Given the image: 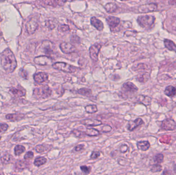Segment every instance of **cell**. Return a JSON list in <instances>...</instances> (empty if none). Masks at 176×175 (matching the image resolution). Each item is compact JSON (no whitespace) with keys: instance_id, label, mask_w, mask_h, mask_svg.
Returning <instances> with one entry per match:
<instances>
[{"instance_id":"cell-1","label":"cell","mask_w":176,"mask_h":175,"mask_svg":"<svg viewBox=\"0 0 176 175\" xmlns=\"http://www.w3.org/2000/svg\"><path fill=\"white\" fill-rule=\"evenodd\" d=\"M1 63L4 70L8 73L14 71L17 66V62L14 54L9 48H6L0 55Z\"/></svg>"},{"instance_id":"cell-2","label":"cell","mask_w":176,"mask_h":175,"mask_svg":"<svg viewBox=\"0 0 176 175\" xmlns=\"http://www.w3.org/2000/svg\"><path fill=\"white\" fill-rule=\"evenodd\" d=\"M156 18L152 16H142L138 17L137 22L140 26L143 28L150 29L154 25Z\"/></svg>"},{"instance_id":"cell-3","label":"cell","mask_w":176,"mask_h":175,"mask_svg":"<svg viewBox=\"0 0 176 175\" xmlns=\"http://www.w3.org/2000/svg\"><path fill=\"white\" fill-rule=\"evenodd\" d=\"M54 68L67 73H73L78 69V67L62 62H58L52 64Z\"/></svg>"},{"instance_id":"cell-4","label":"cell","mask_w":176,"mask_h":175,"mask_svg":"<svg viewBox=\"0 0 176 175\" xmlns=\"http://www.w3.org/2000/svg\"><path fill=\"white\" fill-rule=\"evenodd\" d=\"M51 95L52 90L47 85L41 86L34 90V96L36 98L45 99L49 97Z\"/></svg>"},{"instance_id":"cell-5","label":"cell","mask_w":176,"mask_h":175,"mask_svg":"<svg viewBox=\"0 0 176 175\" xmlns=\"http://www.w3.org/2000/svg\"><path fill=\"white\" fill-rule=\"evenodd\" d=\"M67 0H39V4L42 6L59 7L64 6Z\"/></svg>"},{"instance_id":"cell-6","label":"cell","mask_w":176,"mask_h":175,"mask_svg":"<svg viewBox=\"0 0 176 175\" xmlns=\"http://www.w3.org/2000/svg\"><path fill=\"white\" fill-rule=\"evenodd\" d=\"M161 128L165 130L172 131L175 130L176 128V122L172 119H165L161 122Z\"/></svg>"},{"instance_id":"cell-7","label":"cell","mask_w":176,"mask_h":175,"mask_svg":"<svg viewBox=\"0 0 176 175\" xmlns=\"http://www.w3.org/2000/svg\"><path fill=\"white\" fill-rule=\"evenodd\" d=\"M34 62L37 65L45 66L51 65L53 60L51 58L47 55H40L35 58Z\"/></svg>"},{"instance_id":"cell-8","label":"cell","mask_w":176,"mask_h":175,"mask_svg":"<svg viewBox=\"0 0 176 175\" xmlns=\"http://www.w3.org/2000/svg\"><path fill=\"white\" fill-rule=\"evenodd\" d=\"M102 46L98 44H95L90 47L89 51H90V56L91 59L94 61H97L98 60V54L100 51Z\"/></svg>"},{"instance_id":"cell-9","label":"cell","mask_w":176,"mask_h":175,"mask_svg":"<svg viewBox=\"0 0 176 175\" xmlns=\"http://www.w3.org/2000/svg\"><path fill=\"white\" fill-rule=\"evenodd\" d=\"M158 7L157 4L155 3H150V4L143 5L139 6L138 8V11L141 13H147L152 12L156 11Z\"/></svg>"},{"instance_id":"cell-10","label":"cell","mask_w":176,"mask_h":175,"mask_svg":"<svg viewBox=\"0 0 176 175\" xmlns=\"http://www.w3.org/2000/svg\"><path fill=\"white\" fill-rule=\"evenodd\" d=\"M60 48L61 51L65 54H70L75 51L76 48L74 45L71 43L63 42L60 45Z\"/></svg>"},{"instance_id":"cell-11","label":"cell","mask_w":176,"mask_h":175,"mask_svg":"<svg viewBox=\"0 0 176 175\" xmlns=\"http://www.w3.org/2000/svg\"><path fill=\"white\" fill-rule=\"evenodd\" d=\"M38 27V24L34 19H31L27 23L26 25V29L27 32L30 35H32L35 33Z\"/></svg>"},{"instance_id":"cell-12","label":"cell","mask_w":176,"mask_h":175,"mask_svg":"<svg viewBox=\"0 0 176 175\" xmlns=\"http://www.w3.org/2000/svg\"><path fill=\"white\" fill-rule=\"evenodd\" d=\"M122 88L124 92L130 94H135L138 91V88L131 82L123 84Z\"/></svg>"},{"instance_id":"cell-13","label":"cell","mask_w":176,"mask_h":175,"mask_svg":"<svg viewBox=\"0 0 176 175\" xmlns=\"http://www.w3.org/2000/svg\"><path fill=\"white\" fill-rule=\"evenodd\" d=\"M49 79L48 74L44 72H39L35 73L34 75V79L35 82L38 84H41L47 81Z\"/></svg>"},{"instance_id":"cell-14","label":"cell","mask_w":176,"mask_h":175,"mask_svg":"<svg viewBox=\"0 0 176 175\" xmlns=\"http://www.w3.org/2000/svg\"><path fill=\"white\" fill-rule=\"evenodd\" d=\"M41 48H43L44 51L46 54L51 55L53 51L54 45L52 42L49 41H43L41 45Z\"/></svg>"},{"instance_id":"cell-15","label":"cell","mask_w":176,"mask_h":175,"mask_svg":"<svg viewBox=\"0 0 176 175\" xmlns=\"http://www.w3.org/2000/svg\"><path fill=\"white\" fill-rule=\"evenodd\" d=\"M106 20L107 22L110 27L111 30L116 28L120 23L119 18L115 16H108Z\"/></svg>"},{"instance_id":"cell-16","label":"cell","mask_w":176,"mask_h":175,"mask_svg":"<svg viewBox=\"0 0 176 175\" xmlns=\"http://www.w3.org/2000/svg\"><path fill=\"white\" fill-rule=\"evenodd\" d=\"M80 123L83 125L88 126H99L102 124V122L100 120L95 119H88L82 120Z\"/></svg>"},{"instance_id":"cell-17","label":"cell","mask_w":176,"mask_h":175,"mask_svg":"<svg viewBox=\"0 0 176 175\" xmlns=\"http://www.w3.org/2000/svg\"><path fill=\"white\" fill-rule=\"evenodd\" d=\"M144 124L143 120L141 118H137L134 121H131L128 124V129L129 131H133L139 126Z\"/></svg>"},{"instance_id":"cell-18","label":"cell","mask_w":176,"mask_h":175,"mask_svg":"<svg viewBox=\"0 0 176 175\" xmlns=\"http://www.w3.org/2000/svg\"><path fill=\"white\" fill-rule=\"evenodd\" d=\"M152 100V98L150 97L144 95H139L136 98V101L137 103L144 104L145 106L150 105L151 104Z\"/></svg>"},{"instance_id":"cell-19","label":"cell","mask_w":176,"mask_h":175,"mask_svg":"<svg viewBox=\"0 0 176 175\" xmlns=\"http://www.w3.org/2000/svg\"><path fill=\"white\" fill-rule=\"evenodd\" d=\"M91 24L98 31H102L104 28L103 23L95 17H92V18H91Z\"/></svg>"},{"instance_id":"cell-20","label":"cell","mask_w":176,"mask_h":175,"mask_svg":"<svg viewBox=\"0 0 176 175\" xmlns=\"http://www.w3.org/2000/svg\"><path fill=\"white\" fill-rule=\"evenodd\" d=\"M165 95L170 98H173L176 96V86L173 85H168L166 86L164 90Z\"/></svg>"},{"instance_id":"cell-21","label":"cell","mask_w":176,"mask_h":175,"mask_svg":"<svg viewBox=\"0 0 176 175\" xmlns=\"http://www.w3.org/2000/svg\"><path fill=\"white\" fill-rule=\"evenodd\" d=\"M24 117V115L22 114H8L6 116V118L7 120L10 121L15 122L22 120Z\"/></svg>"},{"instance_id":"cell-22","label":"cell","mask_w":176,"mask_h":175,"mask_svg":"<svg viewBox=\"0 0 176 175\" xmlns=\"http://www.w3.org/2000/svg\"><path fill=\"white\" fill-rule=\"evenodd\" d=\"M137 149L142 151H146L148 150L150 147V144L148 141H140L137 142Z\"/></svg>"},{"instance_id":"cell-23","label":"cell","mask_w":176,"mask_h":175,"mask_svg":"<svg viewBox=\"0 0 176 175\" xmlns=\"http://www.w3.org/2000/svg\"><path fill=\"white\" fill-rule=\"evenodd\" d=\"M10 92H12V94L19 97H23L25 96L26 95V91L25 90L21 88H11L10 89Z\"/></svg>"},{"instance_id":"cell-24","label":"cell","mask_w":176,"mask_h":175,"mask_svg":"<svg viewBox=\"0 0 176 175\" xmlns=\"http://www.w3.org/2000/svg\"><path fill=\"white\" fill-rule=\"evenodd\" d=\"M164 45L168 50L170 51H176V45L173 41L168 39L164 40Z\"/></svg>"},{"instance_id":"cell-25","label":"cell","mask_w":176,"mask_h":175,"mask_svg":"<svg viewBox=\"0 0 176 175\" xmlns=\"http://www.w3.org/2000/svg\"><path fill=\"white\" fill-rule=\"evenodd\" d=\"M117 4L114 3H112V2L107 3L104 6V8L106 10L107 12H109V13L115 12L116 10H117Z\"/></svg>"},{"instance_id":"cell-26","label":"cell","mask_w":176,"mask_h":175,"mask_svg":"<svg viewBox=\"0 0 176 175\" xmlns=\"http://www.w3.org/2000/svg\"><path fill=\"white\" fill-rule=\"evenodd\" d=\"M84 134L88 136L96 137L100 135V132L94 128H88L84 132Z\"/></svg>"},{"instance_id":"cell-27","label":"cell","mask_w":176,"mask_h":175,"mask_svg":"<svg viewBox=\"0 0 176 175\" xmlns=\"http://www.w3.org/2000/svg\"><path fill=\"white\" fill-rule=\"evenodd\" d=\"M47 162V159L44 157H37L34 161V164L36 166L40 167V166L44 165Z\"/></svg>"},{"instance_id":"cell-28","label":"cell","mask_w":176,"mask_h":175,"mask_svg":"<svg viewBox=\"0 0 176 175\" xmlns=\"http://www.w3.org/2000/svg\"><path fill=\"white\" fill-rule=\"evenodd\" d=\"M50 149V146L49 147V145H47L41 144L37 145V147H35V150L38 153H41L49 151Z\"/></svg>"},{"instance_id":"cell-29","label":"cell","mask_w":176,"mask_h":175,"mask_svg":"<svg viewBox=\"0 0 176 175\" xmlns=\"http://www.w3.org/2000/svg\"><path fill=\"white\" fill-rule=\"evenodd\" d=\"M78 93L82 96L90 97L92 94V90L87 88H82L78 90Z\"/></svg>"},{"instance_id":"cell-30","label":"cell","mask_w":176,"mask_h":175,"mask_svg":"<svg viewBox=\"0 0 176 175\" xmlns=\"http://www.w3.org/2000/svg\"><path fill=\"white\" fill-rule=\"evenodd\" d=\"M150 79V75L147 73L140 74L137 75V79L141 83H145Z\"/></svg>"},{"instance_id":"cell-31","label":"cell","mask_w":176,"mask_h":175,"mask_svg":"<svg viewBox=\"0 0 176 175\" xmlns=\"http://www.w3.org/2000/svg\"><path fill=\"white\" fill-rule=\"evenodd\" d=\"M85 110L88 114H94L98 111V109L95 105H88L85 107Z\"/></svg>"},{"instance_id":"cell-32","label":"cell","mask_w":176,"mask_h":175,"mask_svg":"<svg viewBox=\"0 0 176 175\" xmlns=\"http://www.w3.org/2000/svg\"><path fill=\"white\" fill-rule=\"evenodd\" d=\"M14 154L16 156H19L24 152L25 147L21 145H17L14 147Z\"/></svg>"},{"instance_id":"cell-33","label":"cell","mask_w":176,"mask_h":175,"mask_svg":"<svg viewBox=\"0 0 176 175\" xmlns=\"http://www.w3.org/2000/svg\"><path fill=\"white\" fill-rule=\"evenodd\" d=\"M153 159L155 163L161 164L164 161V155L161 153L158 154L154 156Z\"/></svg>"},{"instance_id":"cell-34","label":"cell","mask_w":176,"mask_h":175,"mask_svg":"<svg viewBox=\"0 0 176 175\" xmlns=\"http://www.w3.org/2000/svg\"><path fill=\"white\" fill-rule=\"evenodd\" d=\"M163 169L162 165H160V164L156 163L155 164L152 165V167L150 168V171L152 173H157L160 172Z\"/></svg>"},{"instance_id":"cell-35","label":"cell","mask_w":176,"mask_h":175,"mask_svg":"<svg viewBox=\"0 0 176 175\" xmlns=\"http://www.w3.org/2000/svg\"><path fill=\"white\" fill-rule=\"evenodd\" d=\"M28 162L26 161H19L16 163V167L19 169H23L27 167Z\"/></svg>"},{"instance_id":"cell-36","label":"cell","mask_w":176,"mask_h":175,"mask_svg":"<svg viewBox=\"0 0 176 175\" xmlns=\"http://www.w3.org/2000/svg\"><path fill=\"white\" fill-rule=\"evenodd\" d=\"M12 157L9 154H6L1 157V161L4 164L9 163Z\"/></svg>"},{"instance_id":"cell-37","label":"cell","mask_w":176,"mask_h":175,"mask_svg":"<svg viewBox=\"0 0 176 175\" xmlns=\"http://www.w3.org/2000/svg\"><path fill=\"white\" fill-rule=\"evenodd\" d=\"M81 171L86 174H89L91 171V167L90 166H87L86 165H82L80 166Z\"/></svg>"},{"instance_id":"cell-38","label":"cell","mask_w":176,"mask_h":175,"mask_svg":"<svg viewBox=\"0 0 176 175\" xmlns=\"http://www.w3.org/2000/svg\"><path fill=\"white\" fill-rule=\"evenodd\" d=\"M100 155V152H95L93 151L91 153V155L90 156V158L92 159H96L99 157Z\"/></svg>"},{"instance_id":"cell-39","label":"cell","mask_w":176,"mask_h":175,"mask_svg":"<svg viewBox=\"0 0 176 175\" xmlns=\"http://www.w3.org/2000/svg\"><path fill=\"white\" fill-rule=\"evenodd\" d=\"M111 130H112V127L110 125H104L102 128V132H105V133L110 132Z\"/></svg>"},{"instance_id":"cell-40","label":"cell","mask_w":176,"mask_h":175,"mask_svg":"<svg viewBox=\"0 0 176 175\" xmlns=\"http://www.w3.org/2000/svg\"><path fill=\"white\" fill-rule=\"evenodd\" d=\"M59 29L62 32H66L70 30V27L67 25H62L60 26Z\"/></svg>"},{"instance_id":"cell-41","label":"cell","mask_w":176,"mask_h":175,"mask_svg":"<svg viewBox=\"0 0 176 175\" xmlns=\"http://www.w3.org/2000/svg\"><path fill=\"white\" fill-rule=\"evenodd\" d=\"M20 75L21 76V77H22L23 79H27V73L26 71L24 70V69H21L20 70Z\"/></svg>"},{"instance_id":"cell-42","label":"cell","mask_w":176,"mask_h":175,"mask_svg":"<svg viewBox=\"0 0 176 175\" xmlns=\"http://www.w3.org/2000/svg\"><path fill=\"white\" fill-rule=\"evenodd\" d=\"M8 125L5 123L0 124V132H4L8 129Z\"/></svg>"},{"instance_id":"cell-43","label":"cell","mask_w":176,"mask_h":175,"mask_svg":"<svg viewBox=\"0 0 176 175\" xmlns=\"http://www.w3.org/2000/svg\"><path fill=\"white\" fill-rule=\"evenodd\" d=\"M33 157H34V153H33V152H28L25 155L24 158L25 160H28V159H32Z\"/></svg>"},{"instance_id":"cell-44","label":"cell","mask_w":176,"mask_h":175,"mask_svg":"<svg viewBox=\"0 0 176 175\" xmlns=\"http://www.w3.org/2000/svg\"><path fill=\"white\" fill-rule=\"evenodd\" d=\"M128 149V147L126 144H123L121 145L120 147V152L122 153H125L127 152Z\"/></svg>"},{"instance_id":"cell-45","label":"cell","mask_w":176,"mask_h":175,"mask_svg":"<svg viewBox=\"0 0 176 175\" xmlns=\"http://www.w3.org/2000/svg\"><path fill=\"white\" fill-rule=\"evenodd\" d=\"M72 134H73L74 135H75L76 137H80L82 136V134L83 132L81 131L78 130H73L72 132Z\"/></svg>"},{"instance_id":"cell-46","label":"cell","mask_w":176,"mask_h":175,"mask_svg":"<svg viewBox=\"0 0 176 175\" xmlns=\"http://www.w3.org/2000/svg\"><path fill=\"white\" fill-rule=\"evenodd\" d=\"M84 149V145L83 144H79L75 147V150L76 152H79Z\"/></svg>"},{"instance_id":"cell-47","label":"cell","mask_w":176,"mask_h":175,"mask_svg":"<svg viewBox=\"0 0 176 175\" xmlns=\"http://www.w3.org/2000/svg\"><path fill=\"white\" fill-rule=\"evenodd\" d=\"M174 171L175 173L176 174V164L174 166Z\"/></svg>"},{"instance_id":"cell-48","label":"cell","mask_w":176,"mask_h":175,"mask_svg":"<svg viewBox=\"0 0 176 175\" xmlns=\"http://www.w3.org/2000/svg\"><path fill=\"white\" fill-rule=\"evenodd\" d=\"M1 21V20H0ZM2 33H1V31H0V39H1V38H2Z\"/></svg>"},{"instance_id":"cell-49","label":"cell","mask_w":176,"mask_h":175,"mask_svg":"<svg viewBox=\"0 0 176 175\" xmlns=\"http://www.w3.org/2000/svg\"><path fill=\"white\" fill-rule=\"evenodd\" d=\"M5 0H0V2H4Z\"/></svg>"},{"instance_id":"cell-50","label":"cell","mask_w":176,"mask_h":175,"mask_svg":"<svg viewBox=\"0 0 176 175\" xmlns=\"http://www.w3.org/2000/svg\"><path fill=\"white\" fill-rule=\"evenodd\" d=\"M121 1H126V0H120Z\"/></svg>"},{"instance_id":"cell-51","label":"cell","mask_w":176,"mask_h":175,"mask_svg":"<svg viewBox=\"0 0 176 175\" xmlns=\"http://www.w3.org/2000/svg\"><path fill=\"white\" fill-rule=\"evenodd\" d=\"M1 137L0 136V140H1Z\"/></svg>"},{"instance_id":"cell-52","label":"cell","mask_w":176,"mask_h":175,"mask_svg":"<svg viewBox=\"0 0 176 175\" xmlns=\"http://www.w3.org/2000/svg\"><path fill=\"white\" fill-rule=\"evenodd\" d=\"M72 1H75V0H72Z\"/></svg>"}]
</instances>
